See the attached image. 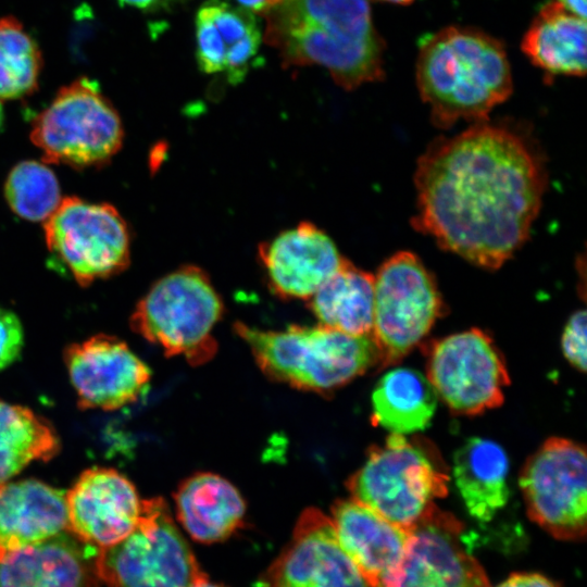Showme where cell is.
I'll use <instances>...</instances> for the list:
<instances>
[{"label":"cell","instance_id":"obj_1","mask_svg":"<svg viewBox=\"0 0 587 587\" xmlns=\"http://www.w3.org/2000/svg\"><path fill=\"white\" fill-rule=\"evenodd\" d=\"M414 183L413 226L442 249L496 270L528 237L547 175L526 137L483 121L435 140L417 162Z\"/></svg>","mask_w":587,"mask_h":587},{"label":"cell","instance_id":"obj_2","mask_svg":"<svg viewBox=\"0 0 587 587\" xmlns=\"http://www.w3.org/2000/svg\"><path fill=\"white\" fill-rule=\"evenodd\" d=\"M263 16L264 41L284 67L322 66L346 90L384 78L385 42L369 0H280Z\"/></svg>","mask_w":587,"mask_h":587},{"label":"cell","instance_id":"obj_3","mask_svg":"<svg viewBox=\"0 0 587 587\" xmlns=\"http://www.w3.org/2000/svg\"><path fill=\"white\" fill-rule=\"evenodd\" d=\"M416 84L432 122L440 128L460 120L486 121L513 89L503 45L480 30L459 26L422 40Z\"/></svg>","mask_w":587,"mask_h":587},{"label":"cell","instance_id":"obj_4","mask_svg":"<svg viewBox=\"0 0 587 587\" xmlns=\"http://www.w3.org/2000/svg\"><path fill=\"white\" fill-rule=\"evenodd\" d=\"M234 330L264 374L299 389L332 391L379 363L372 335H349L324 325L261 330L241 322Z\"/></svg>","mask_w":587,"mask_h":587},{"label":"cell","instance_id":"obj_5","mask_svg":"<svg viewBox=\"0 0 587 587\" xmlns=\"http://www.w3.org/2000/svg\"><path fill=\"white\" fill-rule=\"evenodd\" d=\"M449 479L440 453L428 440L390 434L384 445L370 448L346 485L353 500L410 529L448 494Z\"/></svg>","mask_w":587,"mask_h":587},{"label":"cell","instance_id":"obj_6","mask_svg":"<svg viewBox=\"0 0 587 587\" xmlns=\"http://www.w3.org/2000/svg\"><path fill=\"white\" fill-rule=\"evenodd\" d=\"M222 314L223 303L209 275L184 265L153 284L136 305L130 325L166 355L200 365L216 352L212 330Z\"/></svg>","mask_w":587,"mask_h":587},{"label":"cell","instance_id":"obj_7","mask_svg":"<svg viewBox=\"0 0 587 587\" xmlns=\"http://www.w3.org/2000/svg\"><path fill=\"white\" fill-rule=\"evenodd\" d=\"M123 138L117 111L86 77L62 87L33 121L30 130L46 163L76 168L107 164L121 149Z\"/></svg>","mask_w":587,"mask_h":587},{"label":"cell","instance_id":"obj_8","mask_svg":"<svg viewBox=\"0 0 587 587\" xmlns=\"http://www.w3.org/2000/svg\"><path fill=\"white\" fill-rule=\"evenodd\" d=\"M97 566L110 587H188L205 575L159 497L141 500L134 529L100 549Z\"/></svg>","mask_w":587,"mask_h":587},{"label":"cell","instance_id":"obj_9","mask_svg":"<svg viewBox=\"0 0 587 587\" xmlns=\"http://www.w3.org/2000/svg\"><path fill=\"white\" fill-rule=\"evenodd\" d=\"M442 313L437 284L417 255L400 251L386 260L374 276L378 366L392 365L417 347Z\"/></svg>","mask_w":587,"mask_h":587},{"label":"cell","instance_id":"obj_10","mask_svg":"<svg viewBox=\"0 0 587 587\" xmlns=\"http://www.w3.org/2000/svg\"><path fill=\"white\" fill-rule=\"evenodd\" d=\"M43 229L49 251L80 286L117 275L129 264L128 227L109 203L66 197L45 221Z\"/></svg>","mask_w":587,"mask_h":587},{"label":"cell","instance_id":"obj_11","mask_svg":"<svg viewBox=\"0 0 587 587\" xmlns=\"http://www.w3.org/2000/svg\"><path fill=\"white\" fill-rule=\"evenodd\" d=\"M520 488L529 519L560 540L586 535L587 459L584 446L547 439L525 462Z\"/></svg>","mask_w":587,"mask_h":587},{"label":"cell","instance_id":"obj_12","mask_svg":"<svg viewBox=\"0 0 587 587\" xmlns=\"http://www.w3.org/2000/svg\"><path fill=\"white\" fill-rule=\"evenodd\" d=\"M426 377L449 410L476 415L499 407L509 385L504 359L492 338L471 328L429 342Z\"/></svg>","mask_w":587,"mask_h":587},{"label":"cell","instance_id":"obj_13","mask_svg":"<svg viewBox=\"0 0 587 587\" xmlns=\"http://www.w3.org/2000/svg\"><path fill=\"white\" fill-rule=\"evenodd\" d=\"M264 587H369L342 548L332 519L308 508L267 570Z\"/></svg>","mask_w":587,"mask_h":587},{"label":"cell","instance_id":"obj_14","mask_svg":"<svg viewBox=\"0 0 587 587\" xmlns=\"http://www.w3.org/2000/svg\"><path fill=\"white\" fill-rule=\"evenodd\" d=\"M64 360L83 409L116 410L132 403L151 377L149 367L124 341L108 335L73 344Z\"/></svg>","mask_w":587,"mask_h":587},{"label":"cell","instance_id":"obj_15","mask_svg":"<svg viewBox=\"0 0 587 587\" xmlns=\"http://www.w3.org/2000/svg\"><path fill=\"white\" fill-rule=\"evenodd\" d=\"M462 529L437 507L410 528L398 587H490L480 563L461 545Z\"/></svg>","mask_w":587,"mask_h":587},{"label":"cell","instance_id":"obj_16","mask_svg":"<svg viewBox=\"0 0 587 587\" xmlns=\"http://www.w3.org/2000/svg\"><path fill=\"white\" fill-rule=\"evenodd\" d=\"M65 498L68 529L100 549L125 538L141 510L135 486L113 469L83 472Z\"/></svg>","mask_w":587,"mask_h":587},{"label":"cell","instance_id":"obj_17","mask_svg":"<svg viewBox=\"0 0 587 587\" xmlns=\"http://www.w3.org/2000/svg\"><path fill=\"white\" fill-rule=\"evenodd\" d=\"M337 537L369 587H398L410 529L351 499L332 508Z\"/></svg>","mask_w":587,"mask_h":587},{"label":"cell","instance_id":"obj_18","mask_svg":"<svg viewBox=\"0 0 587 587\" xmlns=\"http://www.w3.org/2000/svg\"><path fill=\"white\" fill-rule=\"evenodd\" d=\"M270 288L286 299H310L345 259L317 226L302 222L259 246Z\"/></svg>","mask_w":587,"mask_h":587},{"label":"cell","instance_id":"obj_19","mask_svg":"<svg viewBox=\"0 0 587 587\" xmlns=\"http://www.w3.org/2000/svg\"><path fill=\"white\" fill-rule=\"evenodd\" d=\"M100 548L64 530L0 557V587H99Z\"/></svg>","mask_w":587,"mask_h":587},{"label":"cell","instance_id":"obj_20","mask_svg":"<svg viewBox=\"0 0 587 587\" xmlns=\"http://www.w3.org/2000/svg\"><path fill=\"white\" fill-rule=\"evenodd\" d=\"M67 529L64 491L37 479L0 484V557Z\"/></svg>","mask_w":587,"mask_h":587},{"label":"cell","instance_id":"obj_21","mask_svg":"<svg viewBox=\"0 0 587 587\" xmlns=\"http://www.w3.org/2000/svg\"><path fill=\"white\" fill-rule=\"evenodd\" d=\"M174 498L177 519L200 542L223 540L242 524V497L232 483L216 474L197 473L188 477Z\"/></svg>","mask_w":587,"mask_h":587},{"label":"cell","instance_id":"obj_22","mask_svg":"<svg viewBox=\"0 0 587 587\" xmlns=\"http://www.w3.org/2000/svg\"><path fill=\"white\" fill-rule=\"evenodd\" d=\"M510 461L504 449L483 437L467 439L454 453L452 475L467 512L489 522L510 497Z\"/></svg>","mask_w":587,"mask_h":587},{"label":"cell","instance_id":"obj_23","mask_svg":"<svg viewBox=\"0 0 587 587\" xmlns=\"http://www.w3.org/2000/svg\"><path fill=\"white\" fill-rule=\"evenodd\" d=\"M522 50L550 75L586 73V20L554 1L545 4L526 30Z\"/></svg>","mask_w":587,"mask_h":587},{"label":"cell","instance_id":"obj_24","mask_svg":"<svg viewBox=\"0 0 587 587\" xmlns=\"http://www.w3.org/2000/svg\"><path fill=\"white\" fill-rule=\"evenodd\" d=\"M437 400L426 375L410 367H392L374 387L372 420L390 434H415L429 426Z\"/></svg>","mask_w":587,"mask_h":587},{"label":"cell","instance_id":"obj_25","mask_svg":"<svg viewBox=\"0 0 587 587\" xmlns=\"http://www.w3.org/2000/svg\"><path fill=\"white\" fill-rule=\"evenodd\" d=\"M310 309L324 325L354 335H372L374 275L345 260L310 298Z\"/></svg>","mask_w":587,"mask_h":587},{"label":"cell","instance_id":"obj_26","mask_svg":"<svg viewBox=\"0 0 587 587\" xmlns=\"http://www.w3.org/2000/svg\"><path fill=\"white\" fill-rule=\"evenodd\" d=\"M53 428L32 410L0 400V484L33 461H48L59 451Z\"/></svg>","mask_w":587,"mask_h":587},{"label":"cell","instance_id":"obj_27","mask_svg":"<svg viewBox=\"0 0 587 587\" xmlns=\"http://www.w3.org/2000/svg\"><path fill=\"white\" fill-rule=\"evenodd\" d=\"M42 67L40 49L23 24L0 17V101L30 95Z\"/></svg>","mask_w":587,"mask_h":587},{"label":"cell","instance_id":"obj_28","mask_svg":"<svg viewBox=\"0 0 587 587\" xmlns=\"http://www.w3.org/2000/svg\"><path fill=\"white\" fill-rule=\"evenodd\" d=\"M201 8L220 33L226 52L224 73L228 82L240 83L261 45V32L254 14L223 0H209Z\"/></svg>","mask_w":587,"mask_h":587},{"label":"cell","instance_id":"obj_29","mask_svg":"<svg viewBox=\"0 0 587 587\" xmlns=\"http://www.w3.org/2000/svg\"><path fill=\"white\" fill-rule=\"evenodd\" d=\"M4 196L16 215L34 222H45L62 200L54 173L36 161L20 162L11 170Z\"/></svg>","mask_w":587,"mask_h":587},{"label":"cell","instance_id":"obj_30","mask_svg":"<svg viewBox=\"0 0 587 587\" xmlns=\"http://www.w3.org/2000/svg\"><path fill=\"white\" fill-rule=\"evenodd\" d=\"M196 57L207 74L225 71L226 52L221 36L207 12L200 7L196 16Z\"/></svg>","mask_w":587,"mask_h":587},{"label":"cell","instance_id":"obj_31","mask_svg":"<svg viewBox=\"0 0 587 587\" xmlns=\"http://www.w3.org/2000/svg\"><path fill=\"white\" fill-rule=\"evenodd\" d=\"M561 349L569 363L582 373L586 372V312L575 311L566 322L562 336Z\"/></svg>","mask_w":587,"mask_h":587},{"label":"cell","instance_id":"obj_32","mask_svg":"<svg viewBox=\"0 0 587 587\" xmlns=\"http://www.w3.org/2000/svg\"><path fill=\"white\" fill-rule=\"evenodd\" d=\"M23 347V328L17 316L0 309V371L12 364Z\"/></svg>","mask_w":587,"mask_h":587},{"label":"cell","instance_id":"obj_33","mask_svg":"<svg viewBox=\"0 0 587 587\" xmlns=\"http://www.w3.org/2000/svg\"><path fill=\"white\" fill-rule=\"evenodd\" d=\"M494 587H560V585L539 573L519 572L511 574Z\"/></svg>","mask_w":587,"mask_h":587},{"label":"cell","instance_id":"obj_34","mask_svg":"<svg viewBox=\"0 0 587 587\" xmlns=\"http://www.w3.org/2000/svg\"><path fill=\"white\" fill-rule=\"evenodd\" d=\"M279 1L280 0H237L241 8L261 16H263Z\"/></svg>","mask_w":587,"mask_h":587},{"label":"cell","instance_id":"obj_35","mask_svg":"<svg viewBox=\"0 0 587 587\" xmlns=\"http://www.w3.org/2000/svg\"><path fill=\"white\" fill-rule=\"evenodd\" d=\"M566 11L586 20V0H552Z\"/></svg>","mask_w":587,"mask_h":587},{"label":"cell","instance_id":"obj_36","mask_svg":"<svg viewBox=\"0 0 587 587\" xmlns=\"http://www.w3.org/2000/svg\"><path fill=\"white\" fill-rule=\"evenodd\" d=\"M168 0H118L122 4L140 10H152L161 7Z\"/></svg>","mask_w":587,"mask_h":587},{"label":"cell","instance_id":"obj_37","mask_svg":"<svg viewBox=\"0 0 587 587\" xmlns=\"http://www.w3.org/2000/svg\"><path fill=\"white\" fill-rule=\"evenodd\" d=\"M188 587H223V586L211 583L208 579L207 575H204V576L200 577L199 579H197L196 582H193Z\"/></svg>","mask_w":587,"mask_h":587},{"label":"cell","instance_id":"obj_38","mask_svg":"<svg viewBox=\"0 0 587 587\" xmlns=\"http://www.w3.org/2000/svg\"><path fill=\"white\" fill-rule=\"evenodd\" d=\"M380 1L391 2V3H397V4H409L413 2L414 0H380Z\"/></svg>","mask_w":587,"mask_h":587},{"label":"cell","instance_id":"obj_39","mask_svg":"<svg viewBox=\"0 0 587 587\" xmlns=\"http://www.w3.org/2000/svg\"><path fill=\"white\" fill-rule=\"evenodd\" d=\"M3 108H2V104H1V101H0V128L2 126V123H3Z\"/></svg>","mask_w":587,"mask_h":587}]
</instances>
